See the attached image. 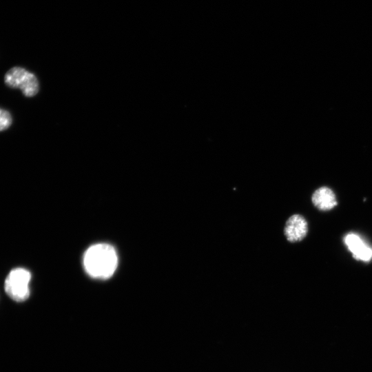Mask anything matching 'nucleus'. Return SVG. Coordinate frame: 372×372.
<instances>
[{"mask_svg": "<svg viewBox=\"0 0 372 372\" xmlns=\"http://www.w3.org/2000/svg\"><path fill=\"white\" fill-rule=\"evenodd\" d=\"M118 265L115 249L107 243L90 246L83 256V265L86 272L92 278L107 279L114 273Z\"/></svg>", "mask_w": 372, "mask_h": 372, "instance_id": "f257e3e1", "label": "nucleus"}, {"mask_svg": "<svg viewBox=\"0 0 372 372\" xmlns=\"http://www.w3.org/2000/svg\"><path fill=\"white\" fill-rule=\"evenodd\" d=\"M30 272L24 268H15L10 271L5 280L4 288L7 295L13 300L22 302L30 296Z\"/></svg>", "mask_w": 372, "mask_h": 372, "instance_id": "f03ea898", "label": "nucleus"}, {"mask_svg": "<svg viewBox=\"0 0 372 372\" xmlns=\"http://www.w3.org/2000/svg\"><path fill=\"white\" fill-rule=\"evenodd\" d=\"M4 82L10 87L19 89L28 97L36 95L39 91L36 76L21 67L10 69L5 74Z\"/></svg>", "mask_w": 372, "mask_h": 372, "instance_id": "7ed1b4c3", "label": "nucleus"}, {"mask_svg": "<svg viewBox=\"0 0 372 372\" xmlns=\"http://www.w3.org/2000/svg\"><path fill=\"white\" fill-rule=\"evenodd\" d=\"M307 231V222L302 216L293 214L287 220L284 234L290 242L302 240L306 236Z\"/></svg>", "mask_w": 372, "mask_h": 372, "instance_id": "20e7f679", "label": "nucleus"}, {"mask_svg": "<svg viewBox=\"0 0 372 372\" xmlns=\"http://www.w3.org/2000/svg\"><path fill=\"white\" fill-rule=\"evenodd\" d=\"M344 241L356 260L368 262L372 258V248L369 247L358 235L348 234L345 236Z\"/></svg>", "mask_w": 372, "mask_h": 372, "instance_id": "39448f33", "label": "nucleus"}, {"mask_svg": "<svg viewBox=\"0 0 372 372\" xmlns=\"http://www.w3.org/2000/svg\"><path fill=\"white\" fill-rule=\"evenodd\" d=\"M311 201L320 211H329L337 205L334 192L327 187L317 189L312 194Z\"/></svg>", "mask_w": 372, "mask_h": 372, "instance_id": "423d86ee", "label": "nucleus"}, {"mask_svg": "<svg viewBox=\"0 0 372 372\" xmlns=\"http://www.w3.org/2000/svg\"><path fill=\"white\" fill-rule=\"evenodd\" d=\"M12 116L6 110L0 107V131L8 129L12 124Z\"/></svg>", "mask_w": 372, "mask_h": 372, "instance_id": "0eeeda50", "label": "nucleus"}]
</instances>
